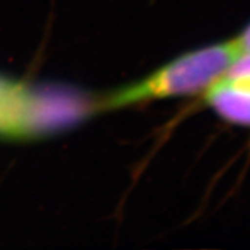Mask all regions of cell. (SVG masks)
I'll return each mask as SVG.
<instances>
[{
    "label": "cell",
    "mask_w": 250,
    "mask_h": 250,
    "mask_svg": "<svg viewBox=\"0 0 250 250\" xmlns=\"http://www.w3.org/2000/svg\"><path fill=\"white\" fill-rule=\"evenodd\" d=\"M101 111V97L56 83L0 73V139L33 141L65 132Z\"/></svg>",
    "instance_id": "cell-1"
},
{
    "label": "cell",
    "mask_w": 250,
    "mask_h": 250,
    "mask_svg": "<svg viewBox=\"0 0 250 250\" xmlns=\"http://www.w3.org/2000/svg\"><path fill=\"white\" fill-rule=\"evenodd\" d=\"M243 50L236 37L191 50L145 78L101 97V111L124 109L156 100L203 95L225 77Z\"/></svg>",
    "instance_id": "cell-2"
},
{
    "label": "cell",
    "mask_w": 250,
    "mask_h": 250,
    "mask_svg": "<svg viewBox=\"0 0 250 250\" xmlns=\"http://www.w3.org/2000/svg\"><path fill=\"white\" fill-rule=\"evenodd\" d=\"M206 105L225 122L250 129V78L227 73L203 93Z\"/></svg>",
    "instance_id": "cell-3"
},
{
    "label": "cell",
    "mask_w": 250,
    "mask_h": 250,
    "mask_svg": "<svg viewBox=\"0 0 250 250\" xmlns=\"http://www.w3.org/2000/svg\"><path fill=\"white\" fill-rule=\"evenodd\" d=\"M236 39L240 43L243 53H250V23L244 28L239 36H236Z\"/></svg>",
    "instance_id": "cell-4"
}]
</instances>
